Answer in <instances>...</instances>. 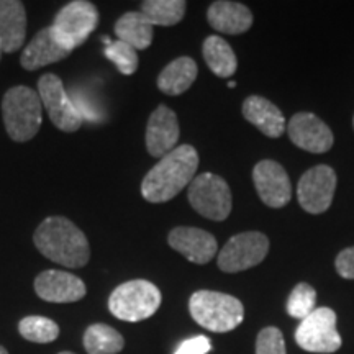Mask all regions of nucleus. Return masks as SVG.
Masks as SVG:
<instances>
[{
	"instance_id": "f257e3e1",
	"label": "nucleus",
	"mask_w": 354,
	"mask_h": 354,
	"mask_svg": "<svg viewBox=\"0 0 354 354\" xmlns=\"http://www.w3.org/2000/svg\"><path fill=\"white\" fill-rule=\"evenodd\" d=\"M198 167V154L190 145L176 146L145 176L141 196L151 203H165L190 185Z\"/></svg>"
},
{
	"instance_id": "f03ea898",
	"label": "nucleus",
	"mask_w": 354,
	"mask_h": 354,
	"mask_svg": "<svg viewBox=\"0 0 354 354\" xmlns=\"http://www.w3.org/2000/svg\"><path fill=\"white\" fill-rule=\"evenodd\" d=\"M33 241L44 258L64 268H84L91 259L87 236L66 216L43 220L33 234Z\"/></svg>"
},
{
	"instance_id": "7ed1b4c3",
	"label": "nucleus",
	"mask_w": 354,
	"mask_h": 354,
	"mask_svg": "<svg viewBox=\"0 0 354 354\" xmlns=\"http://www.w3.org/2000/svg\"><path fill=\"white\" fill-rule=\"evenodd\" d=\"M38 92L28 86L8 88L2 100V115L7 135L17 143L35 138L41 128L43 112Z\"/></svg>"
},
{
	"instance_id": "20e7f679",
	"label": "nucleus",
	"mask_w": 354,
	"mask_h": 354,
	"mask_svg": "<svg viewBox=\"0 0 354 354\" xmlns=\"http://www.w3.org/2000/svg\"><path fill=\"white\" fill-rule=\"evenodd\" d=\"M190 317L202 328L214 333H228L245 320V307L236 297L215 290H197L189 300Z\"/></svg>"
},
{
	"instance_id": "39448f33",
	"label": "nucleus",
	"mask_w": 354,
	"mask_h": 354,
	"mask_svg": "<svg viewBox=\"0 0 354 354\" xmlns=\"http://www.w3.org/2000/svg\"><path fill=\"white\" fill-rule=\"evenodd\" d=\"M161 290L145 279L123 282L109 297V310L122 322H143L153 317L161 305Z\"/></svg>"
},
{
	"instance_id": "423d86ee",
	"label": "nucleus",
	"mask_w": 354,
	"mask_h": 354,
	"mask_svg": "<svg viewBox=\"0 0 354 354\" xmlns=\"http://www.w3.org/2000/svg\"><path fill=\"white\" fill-rule=\"evenodd\" d=\"M99 25V10L92 2L74 0L56 13L50 26L53 38L69 53L86 43Z\"/></svg>"
},
{
	"instance_id": "0eeeda50",
	"label": "nucleus",
	"mask_w": 354,
	"mask_h": 354,
	"mask_svg": "<svg viewBox=\"0 0 354 354\" xmlns=\"http://www.w3.org/2000/svg\"><path fill=\"white\" fill-rule=\"evenodd\" d=\"M192 209L205 218L223 221L232 214L233 197L230 185L223 177L203 172L194 177L187 192Z\"/></svg>"
},
{
	"instance_id": "6e6552de",
	"label": "nucleus",
	"mask_w": 354,
	"mask_h": 354,
	"mask_svg": "<svg viewBox=\"0 0 354 354\" xmlns=\"http://www.w3.org/2000/svg\"><path fill=\"white\" fill-rule=\"evenodd\" d=\"M295 342L304 351L331 354L342 348V335L336 328V313L328 307L317 308L304 318L295 330Z\"/></svg>"
},
{
	"instance_id": "1a4fd4ad",
	"label": "nucleus",
	"mask_w": 354,
	"mask_h": 354,
	"mask_svg": "<svg viewBox=\"0 0 354 354\" xmlns=\"http://www.w3.org/2000/svg\"><path fill=\"white\" fill-rule=\"evenodd\" d=\"M38 95L57 130L73 133L82 125V115L56 74H44L38 81Z\"/></svg>"
},
{
	"instance_id": "9d476101",
	"label": "nucleus",
	"mask_w": 354,
	"mask_h": 354,
	"mask_svg": "<svg viewBox=\"0 0 354 354\" xmlns=\"http://www.w3.org/2000/svg\"><path fill=\"white\" fill-rule=\"evenodd\" d=\"M269 251L268 236L259 232H245L234 234L218 254V268L223 272L233 274L254 268L263 263Z\"/></svg>"
},
{
	"instance_id": "9b49d317",
	"label": "nucleus",
	"mask_w": 354,
	"mask_h": 354,
	"mask_svg": "<svg viewBox=\"0 0 354 354\" xmlns=\"http://www.w3.org/2000/svg\"><path fill=\"white\" fill-rule=\"evenodd\" d=\"M335 190L336 172L333 167L325 165L312 167L299 180L297 198L300 207L308 214H323L330 209Z\"/></svg>"
},
{
	"instance_id": "f8f14e48",
	"label": "nucleus",
	"mask_w": 354,
	"mask_h": 354,
	"mask_svg": "<svg viewBox=\"0 0 354 354\" xmlns=\"http://www.w3.org/2000/svg\"><path fill=\"white\" fill-rule=\"evenodd\" d=\"M253 183L259 198L268 207L281 209L289 203L292 185L286 169L279 162L271 159L259 161L253 169Z\"/></svg>"
},
{
	"instance_id": "ddd939ff",
	"label": "nucleus",
	"mask_w": 354,
	"mask_h": 354,
	"mask_svg": "<svg viewBox=\"0 0 354 354\" xmlns=\"http://www.w3.org/2000/svg\"><path fill=\"white\" fill-rule=\"evenodd\" d=\"M35 292L44 302L73 304L86 297L87 287L82 279L74 274L48 269L35 279Z\"/></svg>"
},
{
	"instance_id": "4468645a",
	"label": "nucleus",
	"mask_w": 354,
	"mask_h": 354,
	"mask_svg": "<svg viewBox=\"0 0 354 354\" xmlns=\"http://www.w3.org/2000/svg\"><path fill=\"white\" fill-rule=\"evenodd\" d=\"M289 138L308 153H326L333 146V133L322 118L308 112L295 113L289 122Z\"/></svg>"
},
{
	"instance_id": "2eb2a0df",
	"label": "nucleus",
	"mask_w": 354,
	"mask_h": 354,
	"mask_svg": "<svg viewBox=\"0 0 354 354\" xmlns=\"http://www.w3.org/2000/svg\"><path fill=\"white\" fill-rule=\"evenodd\" d=\"M180 128L177 115L166 105H159L154 110L146 127V148L153 158H165L176 149L179 141Z\"/></svg>"
},
{
	"instance_id": "dca6fc26",
	"label": "nucleus",
	"mask_w": 354,
	"mask_h": 354,
	"mask_svg": "<svg viewBox=\"0 0 354 354\" xmlns=\"http://www.w3.org/2000/svg\"><path fill=\"white\" fill-rule=\"evenodd\" d=\"M167 243L172 250H176L194 264L210 263L218 251V243L214 234L192 227L174 228L167 236Z\"/></svg>"
},
{
	"instance_id": "f3484780",
	"label": "nucleus",
	"mask_w": 354,
	"mask_h": 354,
	"mask_svg": "<svg viewBox=\"0 0 354 354\" xmlns=\"http://www.w3.org/2000/svg\"><path fill=\"white\" fill-rule=\"evenodd\" d=\"M243 115L268 138H281L286 131V118L272 102L259 95H251L243 102Z\"/></svg>"
},
{
	"instance_id": "a211bd4d",
	"label": "nucleus",
	"mask_w": 354,
	"mask_h": 354,
	"mask_svg": "<svg viewBox=\"0 0 354 354\" xmlns=\"http://www.w3.org/2000/svg\"><path fill=\"white\" fill-rule=\"evenodd\" d=\"M207 19L214 30L227 35H241L253 25V13L240 2L218 0L209 7Z\"/></svg>"
},
{
	"instance_id": "6ab92c4d",
	"label": "nucleus",
	"mask_w": 354,
	"mask_h": 354,
	"mask_svg": "<svg viewBox=\"0 0 354 354\" xmlns=\"http://www.w3.org/2000/svg\"><path fill=\"white\" fill-rule=\"evenodd\" d=\"M26 37V10L19 0H0V41L3 53L19 51Z\"/></svg>"
},
{
	"instance_id": "aec40b11",
	"label": "nucleus",
	"mask_w": 354,
	"mask_h": 354,
	"mask_svg": "<svg viewBox=\"0 0 354 354\" xmlns=\"http://www.w3.org/2000/svg\"><path fill=\"white\" fill-rule=\"evenodd\" d=\"M69 55L71 53L59 46L56 39L53 38L50 26H48V28H43L41 32L35 35L32 41L26 44L24 53H21L20 64L26 71H37L48 64L57 63Z\"/></svg>"
},
{
	"instance_id": "412c9836",
	"label": "nucleus",
	"mask_w": 354,
	"mask_h": 354,
	"mask_svg": "<svg viewBox=\"0 0 354 354\" xmlns=\"http://www.w3.org/2000/svg\"><path fill=\"white\" fill-rule=\"evenodd\" d=\"M197 74L196 61L189 56H180L161 71L158 77V88L166 95H180L196 82Z\"/></svg>"
},
{
	"instance_id": "4be33fe9",
	"label": "nucleus",
	"mask_w": 354,
	"mask_h": 354,
	"mask_svg": "<svg viewBox=\"0 0 354 354\" xmlns=\"http://www.w3.org/2000/svg\"><path fill=\"white\" fill-rule=\"evenodd\" d=\"M115 33L120 41L130 44L138 51L151 46L154 26L141 12H127L115 24Z\"/></svg>"
},
{
	"instance_id": "5701e85b",
	"label": "nucleus",
	"mask_w": 354,
	"mask_h": 354,
	"mask_svg": "<svg viewBox=\"0 0 354 354\" xmlns=\"http://www.w3.org/2000/svg\"><path fill=\"white\" fill-rule=\"evenodd\" d=\"M203 59L212 73L218 77H230L236 73L238 59L232 46L221 37L212 35L203 41Z\"/></svg>"
},
{
	"instance_id": "b1692460",
	"label": "nucleus",
	"mask_w": 354,
	"mask_h": 354,
	"mask_svg": "<svg viewBox=\"0 0 354 354\" xmlns=\"http://www.w3.org/2000/svg\"><path fill=\"white\" fill-rule=\"evenodd\" d=\"M82 343L87 354H118L125 348L123 336L105 323H94L87 326Z\"/></svg>"
},
{
	"instance_id": "393cba45",
	"label": "nucleus",
	"mask_w": 354,
	"mask_h": 354,
	"mask_svg": "<svg viewBox=\"0 0 354 354\" xmlns=\"http://www.w3.org/2000/svg\"><path fill=\"white\" fill-rule=\"evenodd\" d=\"M185 7L183 0H146L140 12L153 26H172L184 19Z\"/></svg>"
},
{
	"instance_id": "a878e982",
	"label": "nucleus",
	"mask_w": 354,
	"mask_h": 354,
	"mask_svg": "<svg viewBox=\"0 0 354 354\" xmlns=\"http://www.w3.org/2000/svg\"><path fill=\"white\" fill-rule=\"evenodd\" d=\"M19 333L21 335V338L26 339V342L48 344L57 339V336H59V326H57V323L53 322L51 318L30 315L20 320Z\"/></svg>"
},
{
	"instance_id": "bb28decb",
	"label": "nucleus",
	"mask_w": 354,
	"mask_h": 354,
	"mask_svg": "<svg viewBox=\"0 0 354 354\" xmlns=\"http://www.w3.org/2000/svg\"><path fill=\"white\" fill-rule=\"evenodd\" d=\"M317 310V292L312 286L300 282L290 292L287 300V313L302 322Z\"/></svg>"
},
{
	"instance_id": "cd10ccee",
	"label": "nucleus",
	"mask_w": 354,
	"mask_h": 354,
	"mask_svg": "<svg viewBox=\"0 0 354 354\" xmlns=\"http://www.w3.org/2000/svg\"><path fill=\"white\" fill-rule=\"evenodd\" d=\"M105 43H107V48H105V56H107V59L112 61V63L117 66V69L120 71L122 74H125V76L135 74L140 63L138 53H136L135 48L120 41V39L110 41L109 38H105Z\"/></svg>"
},
{
	"instance_id": "c85d7f7f",
	"label": "nucleus",
	"mask_w": 354,
	"mask_h": 354,
	"mask_svg": "<svg viewBox=\"0 0 354 354\" xmlns=\"http://www.w3.org/2000/svg\"><path fill=\"white\" fill-rule=\"evenodd\" d=\"M256 354H287L282 331L276 326H266L256 339Z\"/></svg>"
},
{
	"instance_id": "c756f323",
	"label": "nucleus",
	"mask_w": 354,
	"mask_h": 354,
	"mask_svg": "<svg viewBox=\"0 0 354 354\" xmlns=\"http://www.w3.org/2000/svg\"><path fill=\"white\" fill-rule=\"evenodd\" d=\"M210 349V339L203 335H197L189 339H184V342L177 346L174 354H209Z\"/></svg>"
},
{
	"instance_id": "7c9ffc66",
	"label": "nucleus",
	"mask_w": 354,
	"mask_h": 354,
	"mask_svg": "<svg viewBox=\"0 0 354 354\" xmlns=\"http://www.w3.org/2000/svg\"><path fill=\"white\" fill-rule=\"evenodd\" d=\"M336 271L344 279H354V246L346 248L336 256Z\"/></svg>"
},
{
	"instance_id": "2f4dec72",
	"label": "nucleus",
	"mask_w": 354,
	"mask_h": 354,
	"mask_svg": "<svg viewBox=\"0 0 354 354\" xmlns=\"http://www.w3.org/2000/svg\"><path fill=\"white\" fill-rule=\"evenodd\" d=\"M0 354H8V351L3 346H0Z\"/></svg>"
},
{
	"instance_id": "473e14b6",
	"label": "nucleus",
	"mask_w": 354,
	"mask_h": 354,
	"mask_svg": "<svg viewBox=\"0 0 354 354\" xmlns=\"http://www.w3.org/2000/svg\"><path fill=\"white\" fill-rule=\"evenodd\" d=\"M234 86H236V84H234L233 81H230V82H228V87H230V88H233Z\"/></svg>"
},
{
	"instance_id": "72a5a7b5",
	"label": "nucleus",
	"mask_w": 354,
	"mask_h": 354,
	"mask_svg": "<svg viewBox=\"0 0 354 354\" xmlns=\"http://www.w3.org/2000/svg\"><path fill=\"white\" fill-rule=\"evenodd\" d=\"M57 354H76V353H73V351H61V353H57Z\"/></svg>"
},
{
	"instance_id": "f704fd0d",
	"label": "nucleus",
	"mask_w": 354,
	"mask_h": 354,
	"mask_svg": "<svg viewBox=\"0 0 354 354\" xmlns=\"http://www.w3.org/2000/svg\"><path fill=\"white\" fill-rule=\"evenodd\" d=\"M2 53H3V46H2V41H0V56H2Z\"/></svg>"
},
{
	"instance_id": "c9c22d12",
	"label": "nucleus",
	"mask_w": 354,
	"mask_h": 354,
	"mask_svg": "<svg viewBox=\"0 0 354 354\" xmlns=\"http://www.w3.org/2000/svg\"><path fill=\"white\" fill-rule=\"evenodd\" d=\"M353 127H354V118H353Z\"/></svg>"
}]
</instances>
